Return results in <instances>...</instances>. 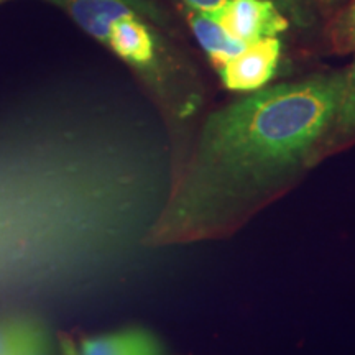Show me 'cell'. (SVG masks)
Instances as JSON below:
<instances>
[{
	"label": "cell",
	"mask_w": 355,
	"mask_h": 355,
	"mask_svg": "<svg viewBox=\"0 0 355 355\" xmlns=\"http://www.w3.org/2000/svg\"><path fill=\"white\" fill-rule=\"evenodd\" d=\"M157 202L130 135L104 122L0 133V303L83 293L121 268Z\"/></svg>",
	"instance_id": "1"
},
{
	"label": "cell",
	"mask_w": 355,
	"mask_h": 355,
	"mask_svg": "<svg viewBox=\"0 0 355 355\" xmlns=\"http://www.w3.org/2000/svg\"><path fill=\"white\" fill-rule=\"evenodd\" d=\"M344 74L259 89L207 119L196 155L150 241L227 227L309 162L334 119Z\"/></svg>",
	"instance_id": "2"
},
{
	"label": "cell",
	"mask_w": 355,
	"mask_h": 355,
	"mask_svg": "<svg viewBox=\"0 0 355 355\" xmlns=\"http://www.w3.org/2000/svg\"><path fill=\"white\" fill-rule=\"evenodd\" d=\"M211 17L243 44L278 37L290 26V20L270 0H230Z\"/></svg>",
	"instance_id": "3"
},
{
	"label": "cell",
	"mask_w": 355,
	"mask_h": 355,
	"mask_svg": "<svg viewBox=\"0 0 355 355\" xmlns=\"http://www.w3.org/2000/svg\"><path fill=\"white\" fill-rule=\"evenodd\" d=\"M282 43L278 37L255 42L229 60L219 69L224 86L237 92H255L263 89L277 73Z\"/></svg>",
	"instance_id": "4"
},
{
	"label": "cell",
	"mask_w": 355,
	"mask_h": 355,
	"mask_svg": "<svg viewBox=\"0 0 355 355\" xmlns=\"http://www.w3.org/2000/svg\"><path fill=\"white\" fill-rule=\"evenodd\" d=\"M53 3L63 7L79 28L104 44L109 42L114 24L139 13L125 0H53Z\"/></svg>",
	"instance_id": "5"
},
{
	"label": "cell",
	"mask_w": 355,
	"mask_h": 355,
	"mask_svg": "<svg viewBox=\"0 0 355 355\" xmlns=\"http://www.w3.org/2000/svg\"><path fill=\"white\" fill-rule=\"evenodd\" d=\"M107 46L127 63L139 68L152 64L155 60L153 35L139 13H133L114 24Z\"/></svg>",
	"instance_id": "6"
},
{
	"label": "cell",
	"mask_w": 355,
	"mask_h": 355,
	"mask_svg": "<svg viewBox=\"0 0 355 355\" xmlns=\"http://www.w3.org/2000/svg\"><path fill=\"white\" fill-rule=\"evenodd\" d=\"M78 352L79 355H165L158 337L141 327L87 337Z\"/></svg>",
	"instance_id": "7"
},
{
	"label": "cell",
	"mask_w": 355,
	"mask_h": 355,
	"mask_svg": "<svg viewBox=\"0 0 355 355\" xmlns=\"http://www.w3.org/2000/svg\"><path fill=\"white\" fill-rule=\"evenodd\" d=\"M0 355H51L50 336L35 319H0Z\"/></svg>",
	"instance_id": "8"
},
{
	"label": "cell",
	"mask_w": 355,
	"mask_h": 355,
	"mask_svg": "<svg viewBox=\"0 0 355 355\" xmlns=\"http://www.w3.org/2000/svg\"><path fill=\"white\" fill-rule=\"evenodd\" d=\"M188 24L189 28L193 30L194 37H196L199 44L202 46V50L206 51V55L209 56L212 66L217 71L248 46V44H243L230 37L207 13L189 10Z\"/></svg>",
	"instance_id": "9"
},
{
	"label": "cell",
	"mask_w": 355,
	"mask_h": 355,
	"mask_svg": "<svg viewBox=\"0 0 355 355\" xmlns=\"http://www.w3.org/2000/svg\"><path fill=\"white\" fill-rule=\"evenodd\" d=\"M329 132L336 139L355 135V61L344 73L343 91Z\"/></svg>",
	"instance_id": "10"
},
{
	"label": "cell",
	"mask_w": 355,
	"mask_h": 355,
	"mask_svg": "<svg viewBox=\"0 0 355 355\" xmlns=\"http://www.w3.org/2000/svg\"><path fill=\"white\" fill-rule=\"evenodd\" d=\"M270 2H273L279 8V12L300 28L308 26L313 20L304 0H270Z\"/></svg>",
	"instance_id": "11"
},
{
	"label": "cell",
	"mask_w": 355,
	"mask_h": 355,
	"mask_svg": "<svg viewBox=\"0 0 355 355\" xmlns=\"http://www.w3.org/2000/svg\"><path fill=\"white\" fill-rule=\"evenodd\" d=\"M3 2H8V0H0V3ZM50 2H53V0H50ZM125 2L130 3L144 19L152 20L155 24H165V12L153 0H125Z\"/></svg>",
	"instance_id": "12"
},
{
	"label": "cell",
	"mask_w": 355,
	"mask_h": 355,
	"mask_svg": "<svg viewBox=\"0 0 355 355\" xmlns=\"http://www.w3.org/2000/svg\"><path fill=\"white\" fill-rule=\"evenodd\" d=\"M183 2L188 6L189 10H196L211 15V13L220 10L230 0H183Z\"/></svg>",
	"instance_id": "13"
},
{
	"label": "cell",
	"mask_w": 355,
	"mask_h": 355,
	"mask_svg": "<svg viewBox=\"0 0 355 355\" xmlns=\"http://www.w3.org/2000/svg\"><path fill=\"white\" fill-rule=\"evenodd\" d=\"M340 35H343V42L355 46V2L345 13L343 25H340Z\"/></svg>",
	"instance_id": "14"
},
{
	"label": "cell",
	"mask_w": 355,
	"mask_h": 355,
	"mask_svg": "<svg viewBox=\"0 0 355 355\" xmlns=\"http://www.w3.org/2000/svg\"><path fill=\"white\" fill-rule=\"evenodd\" d=\"M60 349H61V355H79L76 344H74L73 340L64 334L60 336Z\"/></svg>",
	"instance_id": "15"
}]
</instances>
